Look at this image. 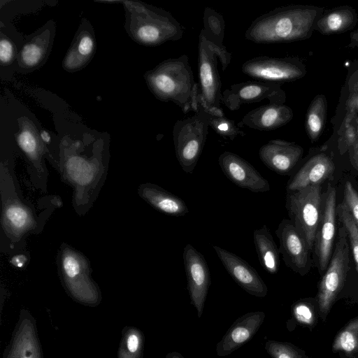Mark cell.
Listing matches in <instances>:
<instances>
[{"mask_svg": "<svg viewBox=\"0 0 358 358\" xmlns=\"http://www.w3.org/2000/svg\"><path fill=\"white\" fill-rule=\"evenodd\" d=\"M265 316L264 312L255 311L236 319L216 345L217 355H229L249 341L259 329Z\"/></svg>", "mask_w": 358, "mask_h": 358, "instance_id": "cell-19", "label": "cell"}, {"mask_svg": "<svg viewBox=\"0 0 358 358\" xmlns=\"http://www.w3.org/2000/svg\"><path fill=\"white\" fill-rule=\"evenodd\" d=\"M332 350L346 357L358 353V316L338 331L334 340Z\"/></svg>", "mask_w": 358, "mask_h": 358, "instance_id": "cell-28", "label": "cell"}, {"mask_svg": "<svg viewBox=\"0 0 358 358\" xmlns=\"http://www.w3.org/2000/svg\"><path fill=\"white\" fill-rule=\"evenodd\" d=\"M286 96L280 84L259 80L235 83L224 90L221 102L231 111L238 110L244 104L268 100L269 103L284 104Z\"/></svg>", "mask_w": 358, "mask_h": 358, "instance_id": "cell-9", "label": "cell"}, {"mask_svg": "<svg viewBox=\"0 0 358 358\" xmlns=\"http://www.w3.org/2000/svg\"><path fill=\"white\" fill-rule=\"evenodd\" d=\"M6 220L17 229H22L29 223L30 218L27 210L17 206H10L6 212Z\"/></svg>", "mask_w": 358, "mask_h": 358, "instance_id": "cell-35", "label": "cell"}, {"mask_svg": "<svg viewBox=\"0 0 358 358\" xmlns=\"http://www.w3.org/2000/svg\"><path fill=\"white\" fill-rule=\"evenodd\" d=\"M342 358H358V353L355 354V355H351V356H349V357H346V356L342 355Z\"/></svg>", "mask_w": 358, "mask_h": 358, "instance_id": "cell-44", "label": "cell"}, {"mask_svg": "<svg viewBox=\"0 0 358 358\" xmlns=\"http://www.w3.org/2000/svg\"><path fill=\"white\" fill-rule=\"evenodd\" d=\"M231 54L224 45L208 41L202 30L199 36L198 76L201 102L211 115H224L221 108L222 82L217 69V59L224 71L231 60Z\"/></svg>", "mask_w": 358, "mask_h": 358, "instance_id": "cell-4", "label": "cell"}, {"mask_svg": "<svg viewBox=\"0 0 358 358\" xmlns=\"http://www.w3.org/2000/svg\"><path fill=\"white\" fill-rule=\"evenodd\" d=\"M3 358H44L36 320L29 310H20Z\"/></svg>", "mask_w": 358, "mask_h": 358, "instance_id": "cell-11", "label": "cell"}, {"mask_svg": "<svg viewBox=\"0 0 358 358\" xmlns=\"http://www.w3.org/2000/svg\"><path fill=\"white\" fill-rule=\"evenodd\" d=\"M141 195L150 205L159 211L175 217L189 213L185 202L178 196L152 184L143 186Z\"/></svg>", "mask_w": 358, "mask_h": 358, "instance_id": "cell-24", "label": "cell"}, {"mask_svg": "<svg viewBox=\"0 0 358 358\" xmlns=\"http://www.w3.org/2000/svg\"><path fill=\"white\" fill-rule=\"evenodd\" d=\"M346 108L353 110L358 116V71L352 74L348 81Z\"/></svg>", "mask_w": 358, "mask_h": 358, "instance_id": "cell-38", "label": "cell"}, {"mask_svg": "<svg viewBox=\"0 0 358 358\" xmlns=\"http://www.w3.org/2000/svg\"><path fill=\"white\" fill-rule=\"evenodd\" d=\"M37 129L33 122L27 118L19 122L17 141L21 149L31 158L36 159L40 155L41 144Z\"/></svg>", "mask_w": 358, "mask_h": 358, "instance_id": "cell-29", "label": "cell"}, {"mask_svg": "<svg viewBox=\"0 0 358 358\" xmlns=\"http://www.w3.org/2000/svg\"><path fill=\"white\" fill-rule=\"evenodd\" d=\"M336 191L329 182L322 201V216L315 235L314 252L320 273H325L336 233Z\"/></svg>", "mask_w": 358, "mask_h": 358, "instance_id": "cell-10", "label": "cell"}, {"mask_svg": "<svg viewBox=\"0 0 358 358\" xmlns=\"http://www.w3.org/2000/svg\"><path fill=\"white\" fill-rule=\"evenodd\" d=\"M327 102L324 95L317 94L310 103L306 115V134L312 142L321 136L326 124Z\"/></svg>", "mask_w": 358, "mask_h": 358, "instance_id": "cell-26", "label": "cell"}, {"mask_svg": "<svg viewBox=\"0 0 358 358\" xmlns=\"http://www.w3.org/2000/svg\"><path fill=\"white\" fill-rule=\"evenodd\" d=\"M182 259L191 303L201 317L210 285V273L203 255L191 244L184 248Z\"/></svg>", "mask_w": 358, "mask_h": 358, "instance_id": "cell-13", "label": "cell"}, {"mask_svg": "<svg viewBox=\"0 0 358 358\" xmlns=\"http://www.w3.org/2000/svg\"><path fill=\"white\" fill-rule=\"evenodd\" d=\"M203 28L201 29L208 41L223 46L225 22L222 15L215 10L206 7L203 17Z\"/></svg>", "mask_w": 358, "mask_h": 358, "instance_id": "cell-30", "label": "cell"}, {"mask_svg": "<svg viewBox=\"0 0 358 358\" xmlns=\"http://www.w3.org/2000/svg\"><path fill=\"white\" fill-rule=\"evenodd\" d=\"M144 78L158 100L173 102L185 114L197 111L201 100L200 87L194 80L187 55L162 62L146 71Z\"/></svg>", "mask_w": 358, "mask_h": 358, "instance_id": "cell-2", "label": "cell"}, {"mask_svg": "<svg viewBox=\"0 0 358 358\" xmlns=\"http://www.w3.org/2000/svg\"><path fill=\"white\" fill-rule=\"evenodd\" d=\"M292 314L295 320L301 325L313 327L316 324L318 304L315 299H303L297 301L292 306Z\"/></svg>", "mask_w": 358, "mask_h": 358, "instance_id": "cell-31", "label": "cell"}, {"mask_svg": "<svg viewBox=\"0 0 358 358\" xmlns=\"http://www.w3.org/2000/svg\"><path fill=\"white\" fill-rule=\"evenodd\" d=\"M352 166L358 171V143L355 142L348 150Z\"/></svg>", "mask_w": 358, "mask_h": 358, "instance_id": "cell-39", "label": "cell"}, {"mask_svg": "<svg viewBox=\"0 0 358 358\" xmlns=\"http://www.w3.org/2000/svg\"><path fill=\"white\" fill-rule=\"evenodd\" d=\"M213 248L227 273L242 289L254 296H266L267 286L252 266L233 252L217 245Z\"/></svg>", "mask_w": 358, "mask_h": 358, "instance_id": "cell-16", "label": "cell"}, {"mask_svg": "<svg viewBox=\"0 0 358 358\" xmlns=\"http://www.w3.org/2000/svg\"><path fill=\"white\" fill-rule=\"evenodd\" d=\"M321 185L307 186L288 192L285 207L289 220L313 252L315 235L320 222L322 208Z\"/></svg>", "mask_w": 358, "mask_h": 358, "instance_id": "cell-6", "label": "cell"}, {"mask_svg": "<svg viewBox=\"0 0 358 358\" xmlns=\"http://www.w3.org/2000/svg\"><path fill=\"white\" fill-rule=\"evenodd\" d=\"M124 27L137 43L154 47L180 40L185 28L168 11L141 1H123Z\"/></svg>", "mask_w": 358, "mask_h": 358, "instance_id": "cell-3", "label": "cell"}, {"mask_svg": "<svg viewBox=\"0 0 358 358\" xmlns=\"http://www.w3.org/2000/svg\"><path fill=\"white\" fill-rule=\"evenodd\" d=\"M279 240L280 254L285 265L301 276L306 275L312 266L311 251L292 222L283 219L275 230Z\"/></svg>", "mask_w": 358, "mask_h": 358, "instance_id": "cell-12", "label": "cell"}, {"mask_svg": "<svg viewBox=\"0 0 358 358\" xmlns=\"http://www.w3.org/2000/svg\"><path fill=\"white\" fill-rule=\"evenodd\" d=\"M63 271L66 290L78 303L95 307L101 301V295L96 286L84 273L82 262L78 256L67 253L63 257Z\"/></svg>", "mask_w": 358, "mask_h": 358, "instance_id": "cell-14", "label": "cell"}, {"mask_svg": "<svg viewBox=\"0 0 358 358\" xmlns=\"http://www.w3.org/2000/svg\"><path fill=\"white\" fill-rule=\"evenodd\" d=\"M17 53L15 45L3 33L0 39V62L1 66H7L11 64L17 58Z\"/></svg>", "mask_w": 358, "mask_h": 358, "instance_id": "cell-37", "label": "cell"}, {"mask_svg": "<svg viewBox=\"0 0 358 358\" xmlns=\"http://www.w3.org/2000/svg\"><path fill=\"white\" fill-rule=\"evenodd\" d=\"M264 348L272 358H309L303 350L289 342L268 341Z\"/></svg>", "mask_w": 358, "mask_h": 358, "instance_id": "cell-33", "label": "cell"}, {"mask_svg": "<svg viewBox=\"0 0 358 358\" xmlns=\"http://www.w3.org/2000/svg\"><path fill=\"white\" fill-rule=\"evenodd\" d=\"M40 138L41 140L46 143H48L50 141L49 134L45 130L41 131V132L40 133Z\"/></svg>", "mask_w": 358, "mask_h": 358, "instance_id": "cell-42", "label": "cell"}, {"mask_svg": "<svg viewBox=\"0 0 358 358\" xmlns=\"http://www.w3.org/2000/svg\"><path fill=\"white\" fill-rule=\"evenodd\" d=\"M55 29L54 22H48L27 37L17 56L20 71L31 72L45 62L50 52Z\"/></svg>", "mask_w": 358, "mask_h": 358, "instance_id": "cell-17", "label": "cell"}, {"mask_svg": "<svg viewBox=\"0 0 358 358\" xmlns=\"http://www.w3.org/2000/svg\"><path fill=\"white\" fill-rule=\"evenodd\" d=\"M165 358H184V357L178 352L168 353Z\"/></svg>", "mask_w": 358, "mask_h": 358, "instance_id": "cell-43", "label": "cell"}, {"mask_svg": "<svg viewBox=\"0 0 358 358\" xmlns=\"http://www.w3.org/2000/svg\"><path fill=\"white\" fill-rule=\"evenodd\" d=\"M210 115L201 103L189 117L179 120L173 128V139L176 158L187 173H192L202 153L206 141Z\"/></svg>", "mask_w": 358, "mask_h": 358, "instance_id": "cell-5", "label": "cell"}, {"mask_svg": "<svg viewBox=\"0 0 358 358\" xmlns=\"http://www.w3.org/2000/svg\"><path fill=\"white\" fill-rule=\"evenodd\" d=\"M353 125H354V129L355 132L356 136V141L358 143V116L357 115H355L353 118Z\"/></svg>", "mask_w": 358, "mask_h": 358, "instance_id": "cell-41", "label": "cell"}, {"mask_svg": "<svg viewBox=\"0 0 358 358\" xmlns=\"http://www.w3.org/2000/svg\"><path fill=\"white\" fill-rule=\"evenodd\" d=\"M294 117L292 108L285 104L268 103L247 113L237 124L259 131H272L289 123Z\"/></svg>", "mask_w": 358, "mask_h": 358, "instance_id": "cell-21", "label": "cell"}, {"mask_svg": "<svg viewBox=\"0 0 358 358\" xmlns=\"http://www.w3.org/2000/svg\"><path fill=\"white\" fill-rule=\"evenodd\" d=\"M218 164L225 176L239 187L255 193L270 190L268 180L250 163L239 155L224 151L219 156Z\"/></svg>", "mask_w": 358, "mask_h": 358, "instance_id": "cell-15", "label": "cell"}, {"mask_svg": "<svg viewBox=\"0 0 358 358\" xmlns=\"http://www.w3.org/2000/svg\"><path fill=\"white\" fill-rule=\"evenodd\" d=\"M145 336L143 331L133 326H126L121 331L117 358H143Z\"/></svg>", "mask_w": 358, "mask_h": 358, "instance_id": "cell-27", "label": "cell"}, {"mask_svg": "<svg viewBox=\"0 0 358 358\" xmlns=\"http://www.w3.org/2000/svg\"><path fill=\"white\" fill-rule=\"evenodd\" d=\"M253 241L263 268L269 274L277 273L280 266V251L266 225L254 230Z\"/></svg>", "mask_w": 358, "mask_h": 358, "instance_id": "cell-25", "label": "cell"}, {"mask_svg": "<svg viewBox=\"0 0 358 358\" xmlns=\"http://www.w3.org/2000/svg\"><path fill=\"white\" fill-rule=\"evenodd\" d=\"M210 115L209 126L220 136L230 141L238 136H244L245 133L232 120L224 115Z\"/></svg>", "mask_w": 358, "mask_h": 358, "instance_id": "cell-34", "label": "cell"}, {"mask_svg": "<svg viewBox=\"0 0 358 358\" xmlns=\"http://www.w3.org/2000/svg\"><path fill=\"white\" fill-rule=\"evenodd\" d=\"M95 51L94 31L90 24L84 20L62 61V67L69 73L80 71L90 62Z\"/></svg>", "mask_w": 358, "mask_h": 358, "instance_id": "cell-22", "label": "cell"}, {"mask_svg": "<svg viewBox=\"0 0 358 358\" xmlns=\"http://www.w3.org/2000/svg\"><path fill=\"white\" fill-rule=\"evenodd\" d=\"M243 74L255 80L282 83L303 78L304 64L297 57H275L262 55L245 61L241 66Z\"/></svg>", "mask_w": 358, "mask_h": 358, "instance_id": "cell-8", "label": "cell"}, {"mask_svg": "<svg viewBox=\"0 0 358 358\" xmlns=\"http://www.w3.org/2000/svg\"><path fill=\"white\" fill-rule=\"evenodd\" d=\"M357 22L355 10L342 6L323 13L316 20L314 31L323 35L344 33L355 27Z\"/></svg>", "mask_w": 358, "mask_h": 358, "instance_id": "cell-23", "label": "cell"}, {"mask_svg": "<svg viewBox=\"0 0 358 358\" xmlns=\"http://www.w3.org/2000/svg\"><path fill=\"white\" fill-rule=\"evenodd\" d=\"M343 196V201L351 213L358 229V192L349 181L345 184Z\"/></svg>", "mask_w": 358, "mask_h": 358, "instance_id": "cell-36", "label": "cell"}, {"mask_svg": "<svg viewBox=\"0 0 358 358\" xmlns=\"http://www.w3.org/2000/svg\"><path fill=\"white\" fill-rule=\"evenodd\" d=\"M336 213L338 220L346 229L356 269L358 273V229L344 201L336 206Z\"/></svg>", "mask_w": 358, "mask_h": 358, "instance_id": "cell-32", "label": "cell"}, {"mask_svg": "<svg viewBox=\"0 0 358 358\" xmlns=\"http://www.w3.org/2000/svg\"><path fill=\"white\" fill-rule=\"evenodd\" d=\"M343 225L338 229L336 245L329 266L318 286L316 297L319 316L325 321L340 292L343 287L350 263V243Z\"/></svg>", "mask_w": 358, "mask_h": 358, "instance_id": "cell-7", "label": "cell"}, {"mask_svg": "<svg viewBox=\"0 0 358 358\" xmlns=\"http://www.w3.org/2000/svg\"><path fill=\"white\" fill-rule=\"evenodd\" d=\"M303 154L301 146L281 139L270 140L259 150V157L262 163L280 175H290Z\"/></svg>", "mask_w": 358, "mask_h": 358, "instance_id": "cell-18", "label": "cell"}, {"mask_svg": "<svg viewBox=\"0 0 358 358\" xmlns=\"http://www.w3.org/2000/svg\"><path fill=\"white\" fill-rule=\"evenodd\" d=\"M349 46L358 48V28L351 33Z\"/></svg>", "mask_w": 358, "mask_h": 358, "instance_id": "cell-40", "label": "cell"}, {"mask_svg": "<svg viewBox=\"0 0 358 358\" xmlns=\"http://www.w3.org/2000/svg\"><path fill=\"white\" fill-rule=\"evenodd\" d=\"M335 166L327 154L320 152L311 157L290 178L287 185V193L301 189L309 185H321L332 179Z\"/></svg>", "mask_w": 358, "mask_h": 358, "instance_id": "cell-20", "label": "cell"}, {"mask_svg": "<svg viewBox=\"0 0 358 358\" xmlns=\"http://www.w3.org/2000/svg\"><path fill=\"white\" fill-rule=\"evenodd\" d=\"M322 8L292 4L275 8L255 19L245 33L247 40L258 44L290 43L308 38Z\"/></svg>", "mask_w": 358, "mask_h": 358, "instance_id": "cell-1", "label": "cell"}]
</instances>
